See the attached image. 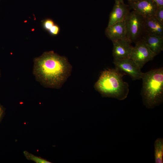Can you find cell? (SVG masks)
Wrapping results in <instances>:
<instances>
[{"instance_id":"7","label":"cell","mask_w":163,"mask_h":163,"mask_svg":"<svg viewBox=\"0 0 163 163\" xmlns=\"http://www.w3.org/2000/svg\"><path fill=\"white\" fill-rule=\"evenodd\" d=\"M129 4L130 8L145 19L155 17V12L158 7L152 0H141Z\"/></svg>"},{"instance_id":"14","label":"cell","mask_w":163,"mask_h":163,"mask_svg":"<svg viewBox=\"0 0 163 163\" xmlns=\"http://www.w3.org/2000/svg\"><path fill=\"white\" fill-rule=\"evenodd\" d=\"M25 158L28 160L34 162L36 163H51L50 161L40 157L34 155L27 151L23 152Z\"/></svg>"},{"instance_id":"2","label":"cell","mask_w":163,"mask_h":163,"mask_svg":"<svg viewBox=\"0 0 163 163\" xmlns=\"http://www.w3.org/2000/svg\"><path fill=\"white\" fill-rule=\"evenodd\" d=\"M125 75L115 68L106 69L101 73L94 87L103 97L123 100L129 92L128 84L123 80Z\"/></svg>"},{"instance_id":"9","label":"cell","mask_w":163,"mask_h":163,"mask_svg":"<svg viewBox=\"0 0 163 163\" xmlns=\"http://www.w3.org/2000/svg\"><path fill=\"white\" fill-rule=\"evenodd\" d=\"M130 8L129 5L125 4L124 2H115L109 15L108 26L124 21L129 12Z\"/></svg>"},{"instance_id":"5","label":"cell","mask_w":163,"mask_h":163,"mask_svg":"<svg viewBox=\"0 0 163 163\" xmlns=\"http://www.w3.org/2000/svg\"><path fill=\"white\" fill-rule=\"evenodd\" d=\"M156 56L144 41L141 39L135 43L130 58L141 69L146 63L152 60Z\"/></svg>"},{"instance_id":"19","label":"cell","mask_w":163,"mask_h":163,"mask_svg":"<svg viewBox=\"0 0 163 163\" xmlns=\"http://www.w3.org/2000/svg\"><path fill=\"white\" fill-rule=\"evenodd\" d=\"M154 2L158 7H163V0H152Z\"/></svg>"},{"instance_id":"22","label":"cell","mask_w":163,"mask_h":163,"mask_svg":"<svg viewBox=\"0 0 163 163\" xmlns=\"http://www.w3.org/2000/svg\"><path fill=\"white\" fill-rule=\"evenodd\" d=\"M0 75H1V72H0Z\"/></svg>"},{"instance_id":"11","label":"cell","mask_w":163,"mask_h":163,"mask_svg":"<svg viewBox=\"0 0 163 163\" xmlns=\"http://www.w3.org/2000/svg\"><path fill=\"white\" fill-rule=\"evenodd\" d=\"M141 39L144 41L149 48L156 56L163 50V37L144 33Z\"/></svg>"},{"instance_id":"18","label":"cell","mask_w":163,"mask_h":163,"mask_svg":"<svg viewBox=\"0 0 163 163\" xmlns=\"http://www.w3.org/2000/svg\"><path fill=\"white\" fill-rule=\"evenodd\" d=\"M5 109L0 103V123L2 120L5 114Z\"/></svg>"},{"instance_id":"15","label":"cell","mask_w":163,"mask_h":163,"mask_svg":"<svg viewBox=\"0 0 163 163\" xmlns=\"http://www.w3.org/2000/svg\"><path fill=\"white\" fill-rule=\"evenodd\" d=\"M42 23L43 28L45 30L48 31L55 24L54 21L50 18L43 20Z\"/></svg>"},{"instance_id":"21","label":"cell","mask_w":163,"mask_h":163,"mask_svg":"<svg viewBox=\"0 0 163 163\" xmlns=\"http://www.w3.org/2000/svg\"><path fill=\"white\" fill-rule=\"evenodd\" d=\"M115 2H123L124 0H115Z\"/></svg>"},{"instance_id":"8","label":"cell","mask_w":163,"mask_h":163,"mask_svg":"<svg viewBox=\"0 0 163 163\" xmlns=\"http://www.w3.org/2000/svg\"><path fill=\"white\" fill-rule=\"evenodd\" d=\"M113 47V56L114 59L130 58L133 46L127 38L112 41Z\"/></svg>"},{"instance_id":"17","label":"cell","mask_w":163,"mask_h":163,"mask_svg":"<svg viewBox=\"0 0 163 163\" xmlns=\"http://www.w3.org/2000/svg\"><path fill=\"white\" fill-rule=\"evenodd\" d=\"M60 31L59 26L55 24L49 30L50 34L52 36H56L59 34Z\"/></svg>"},{"instance_id":"13","label":"cell","mask_w":163,"mask_h":163,"mask_svg":"<svg viewBox=\"0 0 163 163\" xmlns=\"http://www.w3.org/2000/svg\"><path fill=\"white\" fill-rule=\"evenodd\" d=\"M154 157L156 163L163 162V139L158 138L155 141Z\"/></svg>"},{"instance_id":"16","label":"cell","mask_w":163,"mask_h":163,"mask_svg":"<svg viewBox=\"0 0 163 163\" xmlns=\"http://www.w3.org/2000/svg\"><path fill=\"white\" fill-rule=\"evenodd\" d=\"M155 17L163 24V7H158L155 13Z\"/></svg>"},{"instance_id":"20","label":"cell","mask_w":163,"mask_h":163,"mask_svg":"<svg viewBox=\"0 0 163 163\" xmlns=\"http://www.w3.org/2000/svg\"><path fill=\"white\" fill-rule=\"evenodd\" d=\"M140 0H128L129 3L137 2Z\"/></svg>"},{"instance_id":"4","label":"cell","mask_w":163,"mask_h":163,"mask_svg":"<svg viewBox=\"0 0 163 163\" xmlns=\"http://www.w3.org/2000/svg\"><path fill=\"white\" fill-rule=\"evenodd\" d=\"M145 19L135 11L129 12L124 21L127 38L135 43L140 40L144 34Z\"/></svg>"},{"instance_id":"10","label":"cell","mask_w":163,"mask_h":163,"mask_svg":"<svg viewBox=\"0 0 163 163\" xmlns=\"http://www.w3.org/2000/svg\"><path fill=\"white\" fill-rule=\"evenodd\" d=\"M105 33L107 37L112 41L127 38L124 21L107 26L106 29Z\"/></svg>"},{"instance_id":"1","label":"cell","mask_w":163,"mask_h":163,"mask_svg":"<svg viewBox=\"0 0 163 163\" xmlns=\"http://www.w3.org/2000/svg\"><path fill=\"white\" fill-rule=\"evenodd\" d=\"M34 73L48 87L59 88L70 76L72 67L66 57L53 51L45 52L34 60Z\"/></svg>"},{"instance_id":"6","label":"cell","mask_w":163,"mask_h":163,"mask_svg":"<svg viewBox=\"0 0 163 163\" xmlns=\"http://www.w3.org/2000/svg\"><path fill=\"white\" fill-rule=\"evenodd\" d=\"M115 68L125 75H129L133 80L140 79L143 73L141 68L131 59H114Z\"/></svg>"},{"instance_id":"3","label":"cell","mask_w":163,"mask_h":163,"mask_svg":"<svg viewBox=\"0 0 163 163\" xmlns=\"http://www.w3.org/2000/svg\"><path fill=\"white\" fill-rule=\"evenodd\" d=\"M141 92L144 104L152 108L163 101V69L161 67L143 73Z\"/></svg>"},{"instance_id":"12","label":"cell","mask_w":163,"mask_h":163,"mask_svg":"<svg viewBox=\"0 0 163 163\" xmlns=\"http://www.w3.org/2000/svg\"><path fill=\"white\" fill-rule=\"evenodd\" d=\"M144 33L163 38V24L155 17L145 18L144 23Z\"/></svg>"}]
</instances>
